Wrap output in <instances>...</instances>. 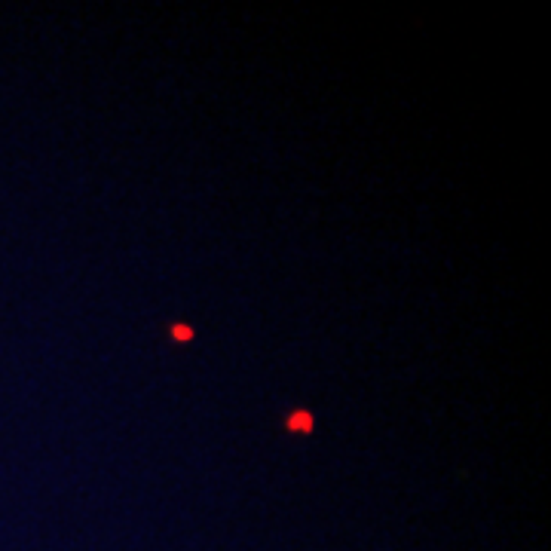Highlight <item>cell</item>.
Wrapping results in <instances>:
<instances>
[{
    "instance_id": "cell-1",
    "label": "cell",
    "mask_w": 551,
    "mask_h": 551,
    "mask_svg": "<svg viewBox=\"0 0 551 551\" xmlns=\"http://www.w3.org/2000/svg\"><path fill=\"white\" fill-rule=\"evenodd\" d=\"M297 426V432H310V417H306V413H297V417H291V429Z\"/></svg>"
}]
</instances>
